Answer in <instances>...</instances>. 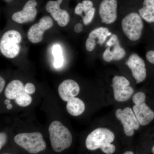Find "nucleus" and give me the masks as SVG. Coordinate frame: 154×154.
<instances>
[{
    "label": "nucleus",
    "mask_w": 154,
    "mask_h": 154,
    "mask_svg": "<svg viewBox=\"0 0 154 154\" xmlns=\"http://www.w3.org/2000/svg\"><path fill=\"white\" fill-rule=\"evenodd\" d=\"M99 14L102 22L110 24L117 17V0H102L99 6Z\"/></svg>",
    "instance_id": "11"
},
{
    "label": "nucleus",
    "mask_w": 154,
    "mask_h": 154,
    "mask_svg": "<svg viewBox=\"0 0 154 154\" xmlns=\"http://www.w3.org/2000/svg\"><path fill=\"white\" fill-rule=\"evenodd\" d=\"M82 6L83 9V11L85 14L91 10L93 8V3L89 0H84L82 2Z\"/></svg>",
    "instance_id": "22"
},
{
    "label": "nucleus",
    "mask_w": 154,
    "mask_h": 154,
    "mask_svg": "<svg viewBox=\"0 0 154 154\" xmlns=\"http://www.w3.org/2000/svg\"><path fill=\"white\" fill-rule=\"evenodd\" d=\"M83 12H84V11H83L82 3H79V4L77 5L76 7L75 8V14H76V15H79V16H82V17Z\"/></svg>",
    "instance_id": "27"
},
{
    "label": "nucleus",
    "mask_w": 154,
    "mask_h": 154,
    "mask_svg": "<svg viewBox=\"0 0 154 154\" xmlns=\"http://www.w3.org/2000/svg\"><path fill=\"white\" fill-rule=\"evenodd\" d=\"M118 40V37L115 34H113L111 36V38H110L109 41L107 42L106 45L108 46V47L113 46V45L115 44L116 42Z\"/></svg>",
    "instance_id": "26"
},
{
    "label": "nucleus",
    "mask_w": 154,
    "mask_h": 154,
    "mask_svg": "<svg viewBox=\"0 0 154 154\" xmlns=\"http://www.w3.org/2000/svg\"><path fill=\"white\" fill-rule=\"evenodd\" d=\"M48 132L51 147L56 152H63L71 146L72 134L60 122H52L48 128Z\"/></svg>",
    "instance_id": "2"
},
{
    "label": "nucleus",
    "mask_w": 154,
    "mask_h": 154,
    "mask_svg": "<svg viewBox=\"0 0 154 154\" xmlns=\"http://www.w3.org/2000/svg\"><path fill=\"white\" fill-rule=\"evenodd\" d=\"M22 36L18 31L10 30L3 34L0 41V50L3 55L9 58L16 57L20 52L19 45Z\"/></svg>",
    "instance_id": "4"
},
{
    "label": "nucleus",
    "mask_w": 154,
    "mask_h": 154,
    "mask_svg": "<svg viewBox=\"0 0 154 154\" xmlns=\"http://www.w3.org/2000/svg\"><path fill=\"white\" fill-rule=\"evenodd\" d=\"M7 134L4 132H1L0 133V149L3 148L4 146L5 145L7 142Z\"/></svg>",
    "instance_id": "24"
},
{
    "label": "nucleus",
    "mask_w": 154,
    "mask_h": 154,
    "mask_svg": "<svg viewBox=\"0 0 154 154\" xmlns=\"http://www.w3.org/2000/svg\"><path fill=\"white\" fill-rule=\"evenodd\" d=\"M121 25L123 32L130 40L137 41L140 38L143 23L140 14L135 12L128 14L122 19Z\"/></svg>",
    "instance_id": "5"
},
{
    "label": "nucleus",
    "mask_w": 154,
    "mask_h": 154,
    "mask_svg": "<svg viewBox=\"0 0 154 154\" xmlns=\"http://www.w3.org/2000/svg\"><path fill=\"white\" fill-rule=\"evenodd\" d=\"M115 135L110 130L105 128H99L94 130L87 137L85 145L91 151L100 149L106 154L115 152L116 146L112 144L115 139Z\"/></svg>",
    "instance_id": "1"
},
{
    "label": "nucleus",
    "mask_w": 154,
    "mask_h": 154,
    "mask_svg": "<svg viewBox=\"0 0 154 154\" xmlns=\"http://www.w3.org/2000/svg\"><path fill=\"white\" fill-rule=\"evenodd\" d=\"M123 154H134V153L132 151H127L125 152Z\"/></svg>",
    "instance_id": "32"
},
{
    "label": "nucleus",
    "mask_w": 154,
    "mask_h": 154,
    "mask_svg": "<svg viewBox=\"0 0 154 154\" xmlns=\"http://www.w3.org/2000/svg\"><path fill=\"white\" fill-rule=\"evenodd\" d=\"M52 19L49 16H44L38 23L30 27L28 33L29 41L33 43H37L42 41L45 31L50 29L53 25Z\"/></svg>",
    "instance_id": "9"
},
{
    "label": "nucleus",
    "mask_w": 154,
    "mask_h": 154,
    "mask_svg": "<svg viewBox=\"0 0 154 154\" xmlns=\"http://www.w3.org/2000/svg\"><path fill=\"white\" fill-rule=\"evenodd\" d=\"M14 140L18 146L31 154L43 151L47 146L43 136L38 132L19 134L15 137Z\"/></svg>",
    "instance_id": "3"
},
{
    "label": "nucleus",
    "mask_w": 154,
    "mask_h": 154,
    "mask_svg": "<svg viewBox=\"0 0 154 154\" xmlns=\"http://www.w3.org/2000/svg\"><path fill=\"white\" fill-rule=\"evenodd\" d=\"M115 115L123 125L124 132L127 136H132L134 134V130L139 129L140 124L133 110L130 107H125L123 110L117 109Z\"/></svg>",
    "instance_id": "7"
},
{
    "label": "nucleus",
    "mask_w": 154,
    "mask_h": 154,
    "mask_svg": "<svg viewBox=\"0 0 154 154\" xmlns=\"http://www.w3.org/2000/svg\"><path fill=\"white\" fill-rule=\"evenodd\" d=\"M5 95L8 99L15 100V102L21 107H27L32 102L31 96L25 92V86L18 80H13L7 85Z\"/></svg>",
    "instance_id": "6"
},
{
    "label": "nucleus",
    "mask_w": 154,
    "mask_h": 154,
    "mask_svg": "<svg viewBox=\"0 0 154 154\" xmlns=\"http://www.w3.org/2000/svg\"><path fill=\"white\" fill-rule=\"evenodd\" d=\"M111 34L108 28L102 27L96 28L92 30L89 33L86 40V49L89 52L93 51L96 47V38L98 39L97 43L102 45L104 44L107 37L110 36Z\"/></svg>",
    "instance_id": "15"
},
{
    "label": "nucleus",
    "mask_w": 154,
    "mask_h": 154,
    "mask_svg": "<svg viewBox=\"0 0 154 154\" xmlns=\"http://www.w3.org/2000/svg\"><path fill=\"white\" fill-rule=\"evenodd\" d=\"M114 99L119 102L127 101L133 94L134 90L130 86L128 80L122 76L116 75L112 79Z\"/></svg>",
    "instance_id": "8"
},
{
    "label": "nucleus",
    "mask_w": 154,
    "mask_h": 154,
    "mask_svg": "<svg viewBox=\"0 0 154 154\" xmlns=\"http://www.w3.org/2000/svg\"><path fill=\"white\" fill-rule=\"evenodd\" d=\"M152 152L153 154H154V145L153 146L152 148Z\"/></svg>",
    "instance_id": "33"
},
{
    "label": "nucleus",
    "mask_w": 154,
    "mask_h": 154,
    "mask_svg": "<svg viewBox=\"0 0 154 154\" xmlns=\"http://www.w3.org/2000/svg\"><path fill=\"white\" fill-rule=\"evenodd\" d=\"M12 107H13V105L11 104H9V105H7V109H8V110H11Z\"/></svg>",
    "instance_id": "31"
},
{
    "label": "nucleus",
    "mask_w": 154,
    "mask_h": 154,
    "mask_svg": "<svg viewBox=\"0 0 154 154\" xmlns=\"http://www.w3.org/2000/svg\"><path fill=\"white\" fill-rule=\"evenodd\" d=\"M112 46L113 47L112 50H110V47H108L103 53V59L107 62H110L113 60H121L126 55L125 50L121 47L118 40Z\"/></svg>",
    "instance_id": "17"
},
{
    "label": "nucleus",
    "mask_w": 154,
    "mask_h": 154,
    "mask_svg": "<svg viewBox=\"0 0 154 154\" xmlns=\"http://www.w3.org/2000/svg\"><path fill=\"white\" fill-rule=\"evenodd\" d=\"M79 86L76 82L71 79L63 81L58 87L59 95L63 101L68 102L79 94Z\"/></svg>",
    "instance_id": "16"
},
{
    "label": "nucleus",
    "mask_w": 154,
    "mask_h": 154,
    "mask_svg": "<svg viewBox=\"0 0 154 154\" xmlns=\"http://www.w3.org/2000/svg\"><path fill=\"white\" fill-rule=\"evenodd\" d=\"M10 103H11V101H10L9 99H6V100H5V105H8L9 104H10Z\"/></svg>",
    "instance_id": "30"
},
{
    "label": "nucleus",
    "mask_w": 154,
    "mask_h": 154,
    "mask_svg": "<svg viewBox=\"0 0 154 154\" xmlns=\"http://www.w3.org/2000/svg\"><path fill=\"white\" fill-rule=\"evenodd\" d=\"M146 58L149 62L154 64V51H149L146 54Z\"/></svg>",
    "instance_id": "25"
},
{
    "label": "nucleus",
    "mask_w": 154,
    "mask_h": 154,
    "mask_svg": "<svg viewBox=\"0 0 154 154\" xmlns=\"http://www.w3.org/2000/svg\"><path fill=\"white\" fill-rule=\"evenodd\" d=\"M126 65L131 71L137 84L143 82L146 77V70L144 61L137 54H132L127 61Z\"/></svg>",
    "instance_id": "10"
},
{
    "label": "nucleus",
    "mask_w": 154,
    "mask_h": 154,
    "mask_svg": "<svg viewBox=\"0 0 154 154\" xmlns=\"http://www.w3.org/2000/svg\"><path fill=\"white\" fill-rule=\"evenodd\" d=\"M146 99L136 102L133 107V110L139 122L142 126L149 124L154 119V112L145 103Z\"/></svg>",
    "instance_id": "14"
},
{
    "label": "nucleus",
    "mask_w": 154,
    "mask_h": 154,
    "mask_svg": "<svg viewBox=\"0 0 154 154\" xmlns=\"http://www.w3.org/2000/svg\"><path fill=\"white\" fill-rule=\"evenodd\" d=\"M25 90L26 93L30 95L35 93L36 88L33 84L31 83H28L25 86Z\"/></svg>",
    "instance_id": "23"
},
{
    "label": "nucleus",
    "mask_w": 154,
    "mask_h": 154,
    "mask_svg": "<svg viewBox=\"0 0 154 154\" xmlns=\"http://www.w3.org/2000/svg\"><path fill=\"white\" fill-rule=\"evenodd\" d=\"M63 0L50 1L45 6L47 12L50 13L53 19L61 27H65L68 24L70 20L69 15L67 11L60 9V5Z\"/></svg>",
    "instance_id": "12"
},
{
    "label": "nucleus",
    "mask_w": 154,
    "mask_h": 154,
    "mask_svg": "<svg viewBox=\"0 0 154 154\" xmlns=\"http://www.w3.org/2000/svg\"><path fill=\"white\" fill-rule=\"evenodd\" d=\"M9 154L5 153V154Z\"/></svg>",
    "instance_id": "34"
},
{
    "label": "nucleus",
    "mask_w": 154,
    "mask_h": 154,
    "mask_svg": "<svg viewBox=\"0 0 154 154\" xmlns=\"http://www.w3.org/2000/svg\"><path fill=\"white\" fill-rule=\"evenodd\" d=\"M139 13L146 22H154V0H144L143 7L139 10Z\"/></svg>",
    "instance_id": "19"
},
{
    "label": "nucleus",
    "mask_w": 154,
    "mask_h": 154,
    "mask_svg": "<svg viewBox=\"0 0 154 154\" xmlns=\"http://www.w3.org/2000/svg\"><path fill=\"white\" fill-rule=\"evenodd\" d=\"M37 5L35 0H29L25 4L22 11L13 14L12 19L19 24L32 22L35 19L37 14L36 8Z\"/></svg>",
    "instance_id": "13"
},
{
    "label": "nucleus",
    "mask_w": 154,
    "mask_h": 154,
    "mask_svg": "<svg viewBox=\"0 0 154 154\" xmlns=\"http://www.w3.org/2000/svg\"><path fill=\"white\" fill-rule=\"evenodd\" d=\"M66 109L70 115L78 116L84 113L85 109V105L82 100L74 97L67 102Z\"/></svg>",
    "instance_id": "18"
},
{
    "label": "nucleus",
    "mask_w": 154,
    "mask_h": 154,
    "mask_svg": "<svg viewBox=\"0 0 154 154\" xmlns=\"http://www.w3.org/2000/svg\"><path fill=\"white\" fill-rule=\"evenodd\" d=\"M5 85V80L2 76L0 77V93H2Z\"/></svg>",
    "instance_id": "29"
},
{
    "label": "nucleus",
    "mask_w": 154,
    "mask_h": 154,
    "mask_svg": "<svg viewBox=\"0 0 154 154\" xmlns=\"http://www.w3.org/2000/svg\"><path fill=\"white\" fill-rule=\"evenodd\" d=\"M83 30V25L81 23H77L74 27V31L76 33H79Z\"/></svg>",
    "instance_id": "28"
},
{
    "label": "nucleus",
    "mask_w": 154,
    "mask_h": 154,
    "mask_svg": "<svg viewBox=\"0 0 154 154\" xmlns=\"http://www.w3.org/2000/svg\"><path fill=\"white\" fill-rule=\"evenodd\" d=\"M52 54L54 57V66L56 69L61 67L64 64V57L62 49L60 45L55 44L53 46Z\"/></svg>",
    "instance_id": "20"
},
{
    "label": "nucleus",
    "mask_w": 154,
    "mask_h": 154,
    "mask_svg": "<svg viewBox=\"0 0 154 154\" xmlns=\"http://www.w3.org/2000/svg\"><path fill=\"white\" fill-rule=\"evenodd\" d=\"M95 11H96V9L93 8L85 14L84 17H82L83 22L84 25H89L92 22L95 15Z\"/></svg>",
    "instance_id": "21"
}]
</instances>
